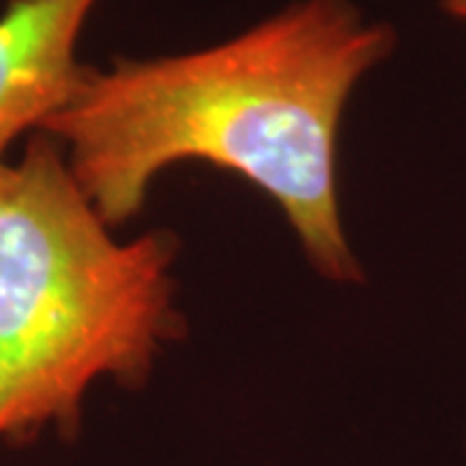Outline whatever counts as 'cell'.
<instances>
[{"instance_id":"obj_1","label":"cell","mask_w":466,"mask_h":466,"mask_svg":"<svg viewBox=\"0 0 466 466\" xmlns=\"http://www.w3.org/2000/svg\"><path fill=\"white\" fill-rule=\"evenodd\" d=\"M394 45V29L352 0H296L202 50L86 66L42 133L109 228L146 208L161 171L205 161L272 198L321 278L360 283L339 218L337 140L355 86Z\"/></svg>"},{"instance_id":"obj_4","label":"cell","mask_w":466,"mask_h":466,"mask_svg":"<svg viewBox=\"0 0 466 466\" xmlns=\"http://www.w3.org/2000/svg\"><path fill=\"white\" fill-rule=\"evenodd\" d=\"M443 8L449 11L451 16L466 21V0H443Z\"/></svg>"},{"instance_id":"obj_2","label":"cell","mask_w":466,"mask_h":466,"mask_svg":"<svg viewBox=\"0 0 466 466\" xmlns=\"http://www.w3.org/2000/svg\"><path fill=\"white\" fill-rule=\"evenodd\" d=\"M177 236L116 241L50 135L0 168V443L73 438L99 379L140 389L184 334Z\"/></svg>"},{"instance_id":"obj_3","label":"cell","mask_w":466,"mask_h":466,"mask_svg":"<svg viewBox=\"0 0 466 466\" xmlns=\"http://www.w3.org/2000/svg\"><path fill=\"white\" fill-rule=\"evenodd\" d=\"M99 0H8L0 14V168L29 130H45L84 76L78 42Z\"/></svg>"}]
</instances>
